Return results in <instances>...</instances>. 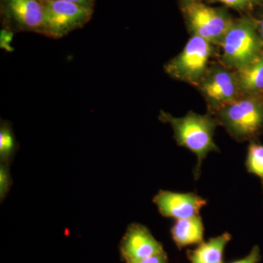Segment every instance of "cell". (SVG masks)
<instances>
[{
  "instance_id": "11",
  "label": "cell",
  "mask_w": 263,
  "mask_h": 263,
  "mask_svg": "<svg viewBox=\"0 0 263 263\" xmlns=\"http://www.w3.org/2000/svg\"><path fill=\"white\" fill-rule=\"evenodd\" d=\"M205 227L201 216L175 221L171 226V238L179 250L190 246L199 245L204 241Z\"/></svg>"
},
{
  "instance_id": "2",
  "label": "cell",
  "mask_w": 263,
  "mask_h": 263,
  "mask_svg": "<svg viewBox=\"0 0 263 263\" xmlns=\"http://www.w3.org/2000/svg\"><path fill=\"white\" fill-rule=\"evenodd\" d=\"M211 114L235 141H254L262 133L263 100L258 95H243Z\"/></svg>"
},
{
  "instance_id": "21",
  "label": "cell",
  "mask_w": 263,
  "mask_h": 263,
  "mask_svg": "<svg viewBox=\"0 0 263 263\" xmlns=\"http://www.w3.org/2000/svg\"><path fill=\"white\" fill-rule=\"evenodd\" d=\"M257 24V31L259 38H260L261 43H262L263 48V15H261L258 20H255Z\"/></svg>"
},
{
  "instance_id": "4",
  "label": "cell",
  "mask_w": 263,
  "mask_h": 263,
  "mask_svg": "<svg viewBox=\"0 0 263 263\" xmlns=\"http://www.w3.org/2000/svg\"><path fill=\"white\" fill-rule=\"evenodd\" d=\"M214 46L203 38L192 35L182 51L164 65V71L173 79L197 87L211 66Z\"/></svg>"
},
{
  "instance_id": "9",
  "label": "cell",
  "mask_w": 263,
  "mask_h": 263,
  "mask_svg": "<svg viewBox=\"0 0 263 263\" xmlns=\"http://www.w3.org/2000/svg\"><path fill=\"white\" fill-rule=\"evenodd\" d=\"M163 217L176 220L200 215L208 201L195 193L160 190L152 200Z\"/></svg>"
},
{
  "instance_id": "15",
  "label": "cell",
  "mask_w": 263,
  "mask_h": 263,
  "mask_svg": "<svg viewBox=\"0 0 263 263\" xmlns=\"http://www.w3.org/2000/svg\"><path fill=\"white\" fill-rule=\"evenodd\" d=\"M16 149L15 136L9 124L2 122L0 127V160L1 163H10Z\"/></svg>"
},
{
  "instance_id": "19",
  "label": "cell",
  "mask_w": 263,
  "mask_h": 263,
  "mask_svg": "<svg viewBox=\"0 0 263 263\" xmlns=\"http://www.w3.org/2000/svg\"><path fill=\"white\" fill-rule=\"evenodd\" d=\"M126 263H168V256L166 252H164L163 253L155 254L146 258L129 261Z\"/></svg>"
},
{
  "instance_id": "7",
  "label": "cell",
  "mask_w": 263,
  "mask_h": 263,
  "mask_svg": "<svg viewBox=\"0 0 263 263\" xmlns=\"http://www.w3.org/2000/svg\"><path fill=\"white\" fill-rule=\"evenodd\" d=\"M45 13L42 34L58 39L81 28L92 15V8L61 0H43Z\"/></svg>"
},
{
  "instance_id": "8",
  "label": "cell",
  "mask_w": 263,
  "mask_h": 263,
  "mask_svg": "<svg viewBox=\"0 0 263 263\" xmlns=\"http://www.w3.org/2000/svg\"><path fill=\"white\" fill-rule=\"evenodd\" d=\"M2 13L9 29L42 34L43 0H1Z\"/></svg>"
},
{
  "instance_id": "5",
  "label": "cell",
  "mask_w": 263,
  "mask_h": 263,
  "mask_svg": "<svg viewBox=\"0 0 263 263\" xmlns=\"http://www.w3.org/2000/svg\"><path fill=\"white\" fill-rule=\"evenodd\" d=\"M181 8L192 35L203 38L219 46L233 20L226 12L199 0H181Z\"/></svg>"
},
{
  "instance_id": "17",
  "label": "cell",
  "mask_w": 263,
  "mask_h": 263,
  "mask_svg": "<svg viewBox=\"0 0 263 263\" xmlns=\"http://www.w3.org/2000/svg\"><path fill=\"white\" fill-rule=\"evenodd\" d=\"M226 6L235 9L243 10L252 8L255 5L260 4L261 0H216Z\"/></svg>"
},
{
  "instance_id": "18",
  "label": "cell",
  "mask_w": 263,
  "mask_h": 263,
  "mask_svg": "<svg viewBox=\"0 0 263 263\" xmlns=\"http://www.w3.org/2000/svg\"><path fill=\"white\" fill-rule=\"evenodd\" d=\"M262 259L260 254V249L258 246H254L249 254L241 259L231 261L228 263H259Z\"/></svg>"
},
{
  "instance_id": "3",
  "label": "cell",
  "mask_w": 263,
  "mask_h": 263,
  "mask_svg": "<svg viewBox=\"0 0 263 263\" xmlns=\"http://www.w3.org/2000/svg\"><path fill=\"white\" fill-rule=\"evenodd\" d=\"M219 47L221 63L231 70H240L252 63L263 52L255 19L245 16L234 21Z\"/></svg>"
},
{
  "instance_id": "20",
  "label": "cell",
  "mask_w": 263,
  "mask_h": 263,
  "mask_svg": "<svg viewBox=\"0 0 263 263\" xmlns=\"http://www.w3.org/2000/svg\"><path fill=\"white\" fill-rule=\"evenodd\" d=\"M61 1L67 2V3H74L86 7V8H92L94 0H61Z\"/></svg>"
},
{
  "instance_id": "10",
  "label": "cell",
  "mask_w": 263,
  "mask_h": 263,
  "mask_svg": "<svg viewBox=\"0 0 263 263\" xmlns=\"http://www.w3.org/2000/svg\"><path fill=\"white\" fill-rule=\"evenodd\" d=\"M121 258L124 262L146 258L165 252L149 230L140 223H132L122 237L119 245Z\"/></svg>"
},
{
  "instance_id": "14",
  "label": "cell",
  "mask_w": 263,
  "mask_h": 263,
  "mask_svg": "<svg viewBox=\"0 0 263 263\" xmlns=\"http://www.w3.org/2000/svg\"><path fill=\"white\" fill-rule=\"evenodd\" d=\"M245 167L249 174H253L260 179L263 190V145L252 141L247 148Z\"/></svg>"
},
{
  "instance_id": "22",
  "label": "cell",
  "mask_w": 263,
  "mask_h": 263,
  "mask_svg": "<svg viewBox=\"0 0 263 263\" xmlns=\"http://www.w3.org/2000/svg\"><path fill=\"white\" fill-rule=\"evenodd\" d=\"M259 96H260V98L262 99L263 100V92L262 93V94H261L260 95H259Z\"/></svg>"
},
{
  "instance_id": "1",
  "label": "cell",
  "mask_w": 263,
  "mask_h": 263,
  "mask_svg": "<svg viewBox=\"0 0 263 263\" xmlns=\"http://www.w3.org/2000/svg\"><path fill=\"white\" fill-rule=\"evenodd\" d=\"M159 119L167 123L174 131V138L178 146L187 148L197 157L196 167L194 170L195 179H198L203 160L211 152H219L214 137L217 121L212 114H199L189 111L184 117H175L160 110Z\"/></svg>"
},
{
  "instance_id": "16",
  "label": "cell",
  "mask_w": 263,
  "mask_h": 263,
  "mask_svg": "<svg viewBox=\"0 0 263 263\" xmlns=\"http://www.w3.org/2000/svg\"><path fill=\"white\" fill-rule=\"evenodd\" d=\"M8 165V163H1L0 165V198L2 201L4 200L11 187L12 179Z\"/></svg>"
},
{
  "instance_id": "6",
  "label": "cell",
  "mask_w": 263,
  "mask_h": 263,
  "mask_svg": "<svg viewBox=\"0 0 263 263\" xmlns=\"http://www.w3.org/2000/svg\"><path fill=\"white\" fill-rule=\"evenodd\" d=\"M197 89L206 102L209 112L214 113L243 96L235 70L223 64H213Z\"/></svg>"
},
{
  "instance_id": "13",
  "label": "cell",
  "mask_w": 263,
  "mask_h": 263,
  "mask_svg": "<svg viewBox=\"0 0 263 263\" xmlns=\"http://www.w3.org/2000/svg\"><path fill=\"white\" fill-rule=\"evenodd\" d=\"M240 89L245 95L263 92V52L255 60L240 70H235Z\"/></svg>"
},
{
  "instance_id": "12",
  "label": "cell",
  "mask_w": 263,
  "mask_h": 263,
  "mask_svg": "<svg viewBox=\"0 0 263 263\" xmlns=\"http://www.w3.org/2000/svg\"><path fill=\"white\" fill-rule=\"evenodd\" d=\"M231 240L232 235L226 232L202 242L195 249H188L186 257L190 263H224V249Z\"/></svg>"
}]
</instances>
